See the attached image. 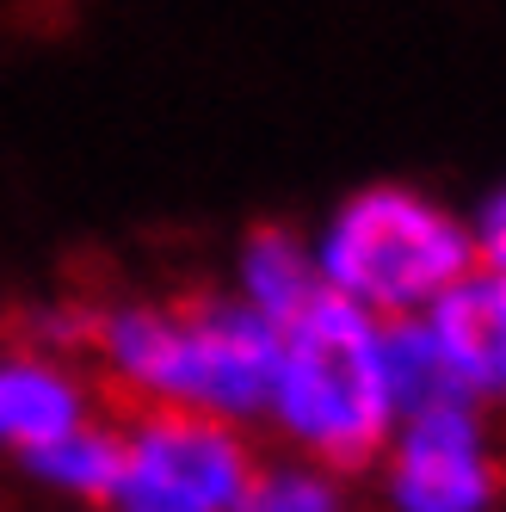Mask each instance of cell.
<instances>
[{"label": "cell", "instance_id": "obj_3", "mask_svg": "<svg viewBox=\"0 0 506 512\" xmlns=\"http://www.w3.org/2000/svg\"><path fill=\"white\" fill-rule=\"evenodd\" d=\"M309 247L321 290L389 327L420 321L451 284L476 272L463 210L408 186V179H377V186L346 192L321 216Z\"/></svg>", "mask_w": 506, "mask_h": 512}, {"label": "cell", "instance_id": "obj_2", "mask_svg": "<svg viewBox=\"0 0 506 512\" xmlns=\"http://www.w3.org/2000/svg\"><path fill=\"white\" fill-rule=\"evenodd\" d=\"M402 383L389 364V321H371L340 297H321L278 327L266 426L291 457L328 463L340 475L371 469L389 432L402 426Z\"/></svg>", "mask_w": 506, "mask_h": 512}, {"label": "cell", "instance_id": "obj_11", "mask_svg": "<svg viewBox=\"0 0 506 512\" xmlns=\"http://www.w3.org/2000/svg\"><path fill=\"white\" fill-rule=\"evenodd\" d=\"M469 247H476V266L488 272H506V179H494V186L469 204Z\"/></svg>", "mask_w": 506, "mask_h": 512}, {"label": "cell", "instance_id": "obj_8", "mask_svg": "<svg viewBox=\"0 0 506 512\" xmlns=\"http://www.w3.org/2000/svg\"><path fill=\"white\" fill-rule=\"evenodd\" d=\"M235 284H229V297L247 309V315H260L266 327H284V321H297L315 297H321V272H315V247L309 235L297 229H284V223H260V229H247L241 247H235Z\"/></svg>", "mask_w": 506, "mask_h": 512}, {"label": "cell", "instance_id": "obj_10", "mask_svg": "<svg viewBox=\"0 0 506 512\" xmlns=\"http://www.w3.org/2000/svg\"><path fill=\"white\" fill-rule=\"evenodd\" d=\"M235 512H352V475L309 457H266Z\"/></svg>", "mask_w": 506, "mask_h": 512}, {"label": "cell", "instance_id": "obj_5", "mask_svg": "<svg viewBox=\"0 0 506 512\" xmlns=\"http://www.w3.org/2000/svg\"><path fill=\"white\" fill-rule=\"evenodd\" d=\"M383 512H506V457L482 408L426 401L377 451Z\"/></svg>", "mask_w": 506, "mask_h": 512}, {"label": "cell", "instance_id": "obj_6", "mask_svg": "<svg viewBox=\"0 0 506 512\" xmlns=\"http://www.w3.org/2000/svg\"><path fill=\"white\" fill-rule=\"evenodd\" d=\"M414 327L439 377V401H463L482 414L506 408V272L476 266Z\"/></svg>", "mask_w": 506, "mask_h": 512}, {"label": "cell", "instance_id": "obj_7", "mask_svg": "<svg viewBox=\"0 0 506 512\" xmlns=\"http://www.w3.org/2000/svg\"><path fill=\"white\" fill-rule=\"evenodd\" d=\"M93 420V383L56 346H0V457L25 463Z\"/></svg>", "mask_w": 506, "mask_h": 512}, {"label": "cell", "instance_id": "obj_1", "mask_svg": "<svg viewBox=\"0 0 506 512\" xmlns=\"http://www.w3.org/2000/svg\"><path fill=\"white\" fill-rule=\"evenodd\" d=\"M87 346L136 408L247 426L266 414L278 327L235 297H130L93 315Z\"/></svg>", "mask_w": 506, "mask_h": 512}, {"label": "cell", "instance_id": "obj_4", "mask_svg": "<svg viewBox=\"0 0 506 512\" xmlns=\"http://www.w3.org/2000/svg\"><path fill=\"white\" fill-rule=\"evenodd\" d=\"M253 469H260V457L241 426L136 408L118 426L112 512H235Z\"/></svg>", "mask_w": 506, "mask_h": 512}, {"label": "cell", "instance_id": "obj_9", "mask_svg": "<svg viewBox=\"0 0 506 512\" xmlns=\"http://www.w3.org/2000/svg\"><path fill=\"white\" fill-rule=\"evenodd\" d=\"M25 482L44 488L50 500H68V506H112V488H118V426H105L99 414L75 432L50 438L44 451H31L25 463Z\"/></svg>", "mask_w": 506, "mask_h": 512}]
</instances>
